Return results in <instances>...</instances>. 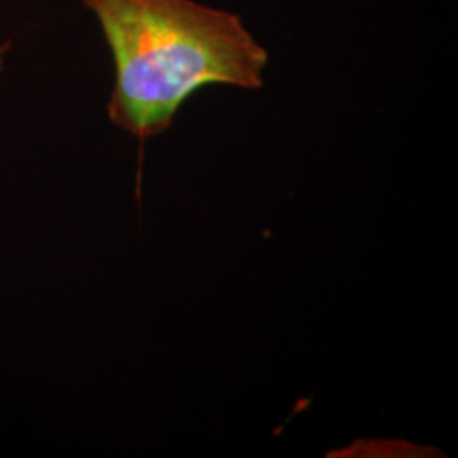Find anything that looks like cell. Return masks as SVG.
<instances>
[{
    "instance_id": "obj_1",
    "label": "cell",
    "mask_w": 458,
    "mask_h": 458,
    "mask_svg": "<svg viewBox=\"0 0 458 458\" xmlns=\"http://www.w3.org/2000/svg\"><path fill=\"white\" fill-rule=\"evenodd\" d=\"M114 60L107 113L140 140L172 126L209 85L260 89L268 51L243 19L196 0H82Z\"/></svg>"
},
{
    "instance_id": "obj_2",
    "label": "cell",
    "mask_w": 458,
    "mask_h": 458,
    "mask_svg": "<svg viewBox=\"0 0 458 458\" xmlns=\"http://www.w3.org/2000/svg\"><path fill=\"white\" fill-rule=\"evenodd\" d=\"M9 49H11V43H2V45H0V70H2V66H4V60H5L7 53H9Z\"/></svg>"
}]
</instances>
